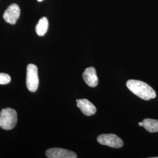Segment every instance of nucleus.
I'll list each match as a JSON object with an SVG mask.
<instances>
[{"instance_id": "1", "label": "nucleus", "mask_w": 158, "mask_h": 158, "mask_svg": "<svg viewBox=\"0 0 158 158\" xmlns=\"http://www.w3.org/2000/svg\"><path fill=\"white\" fill-rule=\"evenodd\" d=\"M127 87L133 94L144 100H150L156 97L152 88L146 83L137 80H129Z\"/></svg>"}, {"instance_id": "2", "label": "nucleus", "mask_w": 158, "mask_h": 158, "mask_svg": "<svg viewBox=\"0 0 158 158\" xmlns=\"http://www.w3.org/2000/svg\"><path fill=\"white\" fill-rule=\"evenodd\" d=\"M17 111L11 108L2 109L0 112V128L5 130L13 129L17 124Z\"/></svg>"}, {"instance_id": "3", "label": "nucleus", "mask_w": 158, "mask_h": 158, "mask_svg": "<svg viewBox=\"0 0 158 158\" xmlns=\"http://www.w3.org/2000/svg\"><path fill=\"white\" fill-rule=\"evenodd\" d=\"M27 87L29 91L35 92L39 85L38 68L34 64H29L27 68Z\"/></svg>"}, {"instance_id": "4", "label": "nucleus", "mask_w": 158, "mask_h": 158, "mask_svg": "<svg viewBox=\"0 0 158 158\" xmlns=\"http://www.w3.org/2000/svg\"><path fill=\"white\" fill-rule=\"evenodd\" d=\"M97 139L100 144L114 148H120L124 145L123 140L119 136L113 134L100 135Z\"/></svg>"}, {"instance_id": "5", "label": "nucleus", "mask_w": 158, "mask_h": 158, "mask_svg": "<svg viewBox=\"0 0 158 158\" xmlns=\"http://www.w3.org/2000/svg\"><path fill=\"white\" fill-rule=\"evenodd\" d=\"M46 157L49 158H76L77 157L76 153L72 151L63 148H51L46 150Z\"/></svg>"}, {"instance_id": "6", "label": "nucleus", "mask_w": 158, "mask_h": 158, "mask_svg": "<svg viewBox=\"0 0 158 158\" xmlns=\"http://www.w3.org/2000/svg\"><path fill=\"white\" fill-rule=\"evenodd\" d=\"M20 8L16 4H12L9 6L3 14V18L6 23L14 25L17 23L20 16Z\"/></svg>"}, {"instance_id": "7", "label": "nucleus", "mask_w": 158, "mask_h": 158, "mask_svg": "<svg viewBox=\"0 0 158 158\" xmlns=\"http://www.w3.org/2000/svg\"><path fill=\"white\" fill-rule=\"evenodd\" d=\"M83 79L85 83L91 87H96L98 83L96 69L93 67L87 68L83 73Z\"/></svg>"}, {"instance_id": "8", "label": "nucleus", "mask_w": 158, "mask_h": 158, "mask_svg": "<svg viewBox=\"0 0 158 158\" xmlns=\"http://www.w3.org/2000/svg\"><path fill=\"white\" fill-rule=\"evenodd\" d=\"M77 106L81 111L83 114L86 116L94 115L97 111L96 107L87 99L77 100Z\"/></svg>"}, {"instance_id": "9", "label": "nucleus", "mask_w": 158, "mask_h": 158, "mask_svg": "<svg viewBox=\"0 0 158 158\" xmlns=\"http://www.w3.org/2000/svg\"><path fill=\"white\" fill-rule=\"evenodd\" d=\"M49 27V21L46 17H42L40 18L36 26L35 31L38 35L40 36H42L45 35L47 32Z\"/></svg>"}, {"instance_id": "10", "label": "nucleus", "mask_w": 158, "mask_h": 158, "mask_svg": "<svg viewBox=\"0 0 158 158\" xmlns=\"http://www.w3.org/2000/svg\"><path fill=\"white\" fill-rule=\"evenodd\" d=\"M142 124L147 131L154 133L158 132V120L153 119L145 118L142 121Z\"/></svg>"}, {"instance_id": "11", "label": "nucleus", "mask_w": 158, "mask_h": 158, "mask_svg": "<svg viewBox=\"0 0 158 158\" xmlns=\"http://www.w3.org/2000/svg\"><path fill=\"white\" fill-rule=\"evenodd\" d=\"M11 77L8 74L0 73V85H7L11 81Z\"/></svg>"}, {"instance_id": "12", "label": "nucleus", "mask_w": 158, "mask_h": 158, "mask_svg": "<svg viewBox=\"0 0 158 158\" xmlns=\"http://www.w3.org/2000/svg\"><path fill=\"white\" fill-rule=\"evenodd\" d=\"M138 125H139V126H141V127L143 126V124H142V122H139V123H138Z\"/></svg>"}, {"instance_id": "13", "label": "nucleus", "mask_w": 158, "mask_h": 158, "mask_svg": "<svg viewBox=\"0 0 158 158\" xmlns=\"http://www.w3.org/2000/svg\"><path fill=\"white\" fill-rule=\"evenodd\" d=\"M39 2H41V1H44V0H38Z\"/></svg>"}, {"instance_id": "14", "label": "nucleus", "mask_w": 158, "mask_h": 158, "mask_svg": "<svg viewBox=\"0 0 158 158\" xmlns=\"http://www.w3.org/2000/svg\"><path fill=\"white\" fill-rule=\"evenodd\" d=\"M158 158V157H156V158Z\"/></svg>"}]
</instances>
